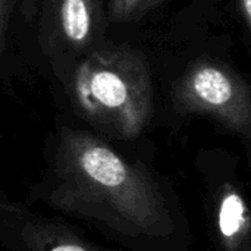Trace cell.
I'll return each instance as SVG.
<instances>
[{
  "label": "cell",
  "instance_id": "6da1fadb",
  "mask_svg": "<svg viewBox=\"0 0 251 251\" xmlns=\"http://www.w3.org/2000/svg\"><path fill=\"white\" fill-rule=\"evenodd\" d=\"M43 171L28 187L43 204L131 251H178L182 218L168 184L141 159L60 115L47 134Z\"/></svg>",
  "mask_w": 251,
  "mask_h": 251
},
{
  "label": "cell",
  "instance_id": "7a4b0ae2",
  "mask_svg": "<svg viewBox=\"0 0 251 251\" xmlns=\"http://www.w3.org/2000/svg\"><path fill=\"white\" fill-rule=\"evenodd\" d=\"M60 85L74 116L69 119L110 141L131 144L151 122V71L135 49L101 44Z\"/></svg>",
  "mask_w": 251,
  "mask_h": 251
},
{
  "label": "cell",
  "instance_id": "3957f363",
  "mask_svg": "<svg viewBox=\"0 0 251 251\" xmlns=\"http://www.w3.org/2000/svg\"><path fill=\"white\" fill-rule=\"evenodd\" d=\"M172 101L179 113L212 118L251 141V84L229 66L212 59L190 63L174 85Z\"/></svg>",
  "mask_w": 251,
  "mask_h": 251
},
{
  "label": "cell",
  "instance_id": "277c9868",
  "mask_svg": "<svg viewBox=\"0 0 251 251\" xmlns=\"http://www.w3.org/2000/svg\"><path fill=\"white\" fill-rule=\"evenodd\" d=\"M107 22L104 0H41L38 44L60 84L101 46Z\"/></svg>",
  "mask_w": 251,
  "mask_h": 251
},
{
  "label": "cell",
  "instance_id": "5b68a950",
  "mask_svg": "<svg viewBox=\"0 0 251 251\" xmlns=\"http://www.w3.org/2000/svg\"><path fill=\"white\" fill-rule=\"evenodd\" d=\"M0 246L7 251H107L66 218L37 212L0 187Z\"/></svg>",
  "mask_w": 251,
  "mask_h": 251
},
{
  "label": "cell",
  "instance_id": "8992f818",
  "mask_svg": "<svg viewBox=\"0 0 251 251\" xmlns=\"http://www.w3.org/2000/svg\"><path fill=\"white\" fill-rule=\"evenodd\" d=\"M209 184L221 251H251V210L243 191L228 176Z\"/></svg>",
  "mask_w": 251,
  "mask_h": 251
},
{
  "label": "cell",
  "instance_id": "52a82bcc",
  "mask_svg": "<svg viewBox=\"0 0 251 251\" xmlns=\"http://www.w3.org/2000/svg\"><path fill=\"white\" fill-rule=\"evenodd\" d=\"M143 0H106L109 22H126L137 18Z\"/></svg>",
  "mask_w": 251,
  "mask_h": 251
},
{
  "label": "cell",
  "instance_id": "ba28073f",
  "mask_svg": "<svg viewBox=\"0 0 251 251\" xmlns=\"http://www.w3.org/2000/svg\"><path fill=\"white\" fill-rule=\"evenodd\" d=\"M18 3L19 0H0V56L6 51L9 24Z\"/></svg>",
  "mask_w": 251,
  "mask_h": 251
},
{
  "label": "cell",
  "instance_id": "9c48e42d",
  "mask_svg": "<svg viewBox=\"0 0 251 251\" xmlns=\"http://www.w3.org/2000/svg\"><path fill=\"white\" fill-rule=\"evenodd\" d=\"M163 1H165V0H143V3H141V6H140V9H138V13H137V18H135V19L146 16L149 12H151L153 9H156L157 6H160Z\"/></svg>",
  "mask_w": 251,
  "mask_h": 251
},
{
  "label": "cell",
  "instance_id": "30bf717a",
  "mask_svg": "<svg viewBox=\"0 0 251 251\" xmlns=\"http://www.w3.org/2000/svg\"><path fill=\"white\" fill-rule=\"evenodd\" d=\"M240 7L246 19V24L251 31V0H240Z\"/></svg>",
  "mask_w": 251,
  "mask_h": 251
},
{
  "label": "cell",
  "instance_id": "8fae6325",
  "mask_svg": "<svg viewBox=\"0 0 251 251\" xmlns=\"http://www.w3.org/2000/svg\"><path fill=\"white\" fill-rule=\"evenodd\" d=\"M0 251H4V249H0Z\"/></svg>",
  "mask_w": 251,
  "mask_h": 251
}]
</instances>
